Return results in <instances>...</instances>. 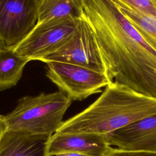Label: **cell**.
Listing matches in <instances>:
<instances>
[{
  "label": "cell",
  "instance_id": "cell-9",
  "mask_svg": "<svg viewBox=\"0 0 156 156\" xmlns=\"http://www.w3.org/2000/svg\"><path fill=\"white\" fill-rule=\"evenodd\" d=\"M112 147L104 135L90 133H54L50 138L48 156L73 152L87 156H106Z\"/></svg>",
  "mask_w": 156,
  "mask_h": 156
},
{
  "label": "cell",
  "instance_id": "cell-13",
  "mask_svg": "<svg viewBox=\"0 0 156 156\" xmlns=\"http://www.w3.org/2000/svg\"><path fill=\"white\" fill-rule=\"evenodd\" d=\"M117 6L142 37L156 50V19L138 13L126 6Z\"/></svg>",
  "mask_w": 156,
  "mask_h": 156
},
{
  "label": "cell",
  "instance_id": "cell-6",
  "mask_svg": "<svg viewBox=\"0 0 156 156\" xmlns=\"http://www.w3.org/2000/svg\"><path fill=\"white\" fill-rule=\"evenodd\" d=\"M46 64V76L72 101L85 99L111 83L105 73L85 67L54 61Z\"/></svg>",
  "mask_w": 156,
  "mask_h": 156
},
{
  "label": "cell",
  "instance_id": "cell-10",
  "mask_svg": "<svg viewBox=\"0 0 156 156\" xmlns=\"http://www.w3.org/2000/svg\"><path fill=\"white\" fill-rule=\"evenodd\" d=\"M52 135L5 130L0 140V156H48Z\"/></svg>",
  "mask_w": 156,
  "mask_h": 156
},
{
  "label": "cell",
  "instance_id": "cell-17",
  "mask_svg": "<svg viewBox=\"0 0 156 156\" xmlns=\"http://www.w3.org/2000/svg\"><path fill=\"white\" fill-rule=\"evenodd\" d=\"M5 126L4 124V121H3V118H2V116L0 115V140L4 133V132H5Z\"/></svg>",
  "mask_w": 156,
  "mask_h": 156
},
{
  "label": "cell",
  "instance_id": "cell-7",
  "mask_svg": "<svg viewBox=\"0 0 156 156\" xmlns=\"http://www.w3.org/2000/svg\"><path fill=\"white\" fill-rule=\"evenodd\" d=\"M38 19L36 0H0V42L15 48L34 29Z\"/></svg>",
  "mask_w": 156,
  "mask_h": 156
},
{
  "label": "cell",
  "instance_id": "cell-2",
  "mask_svg": "<svg viewBox=\"0 0 156 156\" xmlns=\"http://www.w3.org/2000/svg\"><path fill=\"white\" fill-rule=\"evenodd\" d=\"M154 113L155 99L111 82L96 101L63 121L56 132L106 135Z\"/></svg>",
  "mask_w": 156,
  "mask_h": 156
},
{
  "label": "cell",
  "instance_id": "cell-4",
  "mask_svg": "<svg viewBox=\"0 0 156 156\" xmlns=\"http://www.w3.org/2000/svg\"><path fill=\"white\" fill-rule=\"evenodd\" d=\"M80 19L71 16L54 18L37 24L14 50L30 61H41L71 38Z\"/></svg>",
  "mask_w": 156,
  "mask_h": 156
},
{
  "label": "cell",
  "instance_id": "cell-14",
  "mask_svg": "<svg viewBox=\"0 0 156 156\" xmlns=\"http://www.w3.org/2000/svg\"><path fill=\"white\" fill-rule=\"evenodd\" d=\"M116 5H122L156 19V0H112Z\"/></svg>",
  "mask_w": 156,
  "mask_h": 156
},
{
  "label": "cell",
  "instance_id": "cell-1",
  "mask_svg": "<svg viewBox=\"0 0 156 156\" xmlns=\"http://www.w3.org/2000/svg\"><path fill=\"white\" fill-rule=\"evenodd\" d=\"M110 82L156 99V50L112 0H83Z\"/></svg>",
  "mask_w": 156,
  "mask_h": 156
},
{
  "label": "cell",
  "instance_id": "cell-5",
  "mask_svg": "<svg viewBox=\"0 0 156 156\" xmlns=\"http://www.w3.org/2000/svg\"><path fill=\"white\" fill-rule=\"evenodd\" d=\"M43 62H61L81 66L105 74V68L94 30L85 15L71 38L43 58Z\"/></svg>",
  "mask_w": 156,
  "mask_h": 156
},
{
  "label": "cell",
  "instance_id": "cell-11",
  "mask_svg": "<svg viewBox=\"0 0 156 156\" xmlns=\"http://www.w3.org/2000/svg\"><path fill=\"white\" fill-rule=\"evenodd\" d=\"M30 62L0 42V91L15 87L20 80L24 66Z\"/></svg>",
  "mask_w": 156,
  "mask_h": 156
},
{
  "label": "cell",
  "instance_id": "cell-16",
  "mask_svg": "<svg viewBox=\"0 0 156 156\" xmlns=\"http://www.w3.org/2000/svg\"><path fill=\"white\" fill-rule=\"evenodd\" d=\"M52 156H87L80 154H77V153H73V152H66V153H62V154H56Z\"/></svg>",
  "mask_w": 156,
  "mask_h": 156
},
{
  "label": "cell",
  "instance_id": "cell-15",
  "mask_svg": "<svg viewBox=\"0 0 156 156\" xmlns=\"http://www.w3.org/2000/svg\"><path fill=\"white\" fill-rule=\"evenodd\" d=\"M106 156H156V152L126 151L112 147Z\"/></svg>",
  "mask_w": 156,
  "mask_h": 156
},
{
  "label": "cell",
  "instance_id": "cell-12",
  "mask_svg": "<svg viewBox=\"0 0 156 156\" xmlns=\"http://www.w3.org/2000/svg\"><path fill=\"white\" fill-rule=\"evenodd\" d=\"M38 19L37 24L54 18H81L83 14V0H36Z\"/></svg>",
  "mask_w": 156,
  "mask_h": 156
},
{
  "label": "cell",
  "instance_id": "cell-3",
  "mask_svg": "<svg viewBox=\"0 0 156 156\" xmlns=\"http://www.w3.org/2000/svg\"><path fill=\"white\" fill-rule=\"evenodd\" d=\"M72 100L58 91L20 98L10 113L2 116L5 130L52 135L63 123Z\"/></svg>",
  "mask_w": 156,
  "mask_h": 156
},
{
  "label": "cell",
  "instance_id": "cell-8",
  "mask_svg": "<svg viewBox=\"0 0 156 156\" xmlns=\"http://www.w3.org/2000/svg\"><path fill=\"white\" fill-rule=\"evenodd\" d=\"M104 135L110 146L119 149L156 152V113Z\"/></svg>",
  "mask_w": 156,
  "mask_h": 156
}]
</instances>
